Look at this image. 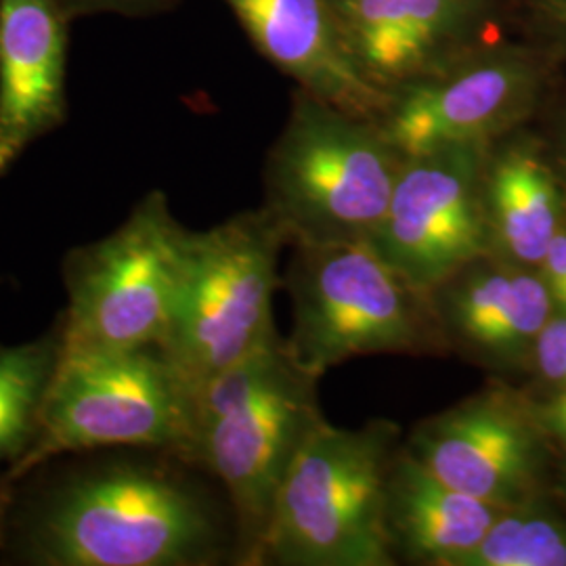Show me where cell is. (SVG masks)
I'll list each match as a JSON object with an SVG mask.
<instances>
[{
  "label": "cell",
  "mask_w": 566,
  "mask_h": 566,
  "mask_svg": "<svg viewBox=\"0 0 566 566\" xmlns=\"http://www.w3.org/2000/svg\"><path fill=\"white\" fill-rule=\"evenodd\" d=\"M319 380L277 334L196 388L187 462L202 465L224 486L240 565H261L277 491L311 432L325 420Z\"/></svg>",
  "instance_id": "1"
},
{
  "label": "cell",
  "mask_w": 566,
  "mask_h": 566,
  "mask_svg": "<svg viewBox=\"0 0 566 566\" xmlns=\"http://www.w3.org/2000/svg\"><path fill=\"white\" fill-rule=\"evenodd\" d=\"M214 510L181 479L143 464L99 468L57 489L25 537L49 566H191L219 558Z\"/></svg>",
  "instance_id": "2"
},
{
  "label": "cell",
  "mask_w": 566,
  "mask_h": 566,
  "mask_svg": "<svg viewBox=\"0 0 566 566\" xmlns=\"http://www.w3.org/2000/svg\"><path fill=\"white\" fill-rule=\"evenodd\" d=\"M380 124L301 88L264 164V202L287 245L369 242L403 168Z\"/></svg>",
  "instance_id": "3"
},
{
  "label": "cell",
  "mask_w": 566,
  "mask_h": 566,
  "mask_svg": "<svg viewBox=\"0 0 566 566\" xmlns=\"http://www.w3.org/2000/svg\"><path fill=\"white\" fill-rule=\"evenodd\" d=\"M401 443L403 432L390 420L317 426L277 491L261 565H397L385 506Z\"/></svg>",
  "instance_id": "4"
},
{
  "label": "cell",
  "mask_w": 566,
  "mask_h": 566,
  "mask_svg": "<svg viewBox=\"0 0 566 566\" xmlns=\"http://www.w3.org/2000/svg\"><path fill=\"white\" fill-rule=\"evenodd\" d=\"M283 285L296 361L325 374L357 357H449L430 292L409 282L371 242L292 245Z\"/></svg>",
  "instance_id": "5"
},
{
  "label": "cell",
  "mask_w": 566,
  "mask_h": 566,
  "mask_svg": "<svg viewBox=\"0 0 566 566\" xmlns=\"http://www.w3.org/2000/svg\"><path fill=\"white\" fill-rule=\"evenodd\" d=\"M193 420L196 386L158 346L60 350L34 434L7 479L61 453L103 447L166 449L187 460Z\"/></svg>",
  "instance_id": "6"
},
{
  "label": "cell",
  "mask_w": 566,
  "mask_h": 566,
  "mask_svg": "<svg viewBox=\"0 0 566 566\" xmlns=\"http://www.w3.org/2000/svg\"><path fill=\"white\" fill-rule=\"evenodd\" d=\"M280 224L261 206L189 233L181 282L158 348L198 386L275 338L283 285Z\"/></svg>",
  "instance_id": "7"
},
{
  "label": "cell",
  "mask_w": 566,
  "mask_h": 566,
  "mask_svg": "<svg viewBox=\"0 0 566 566\" xmlns=\"http://www.w3.org/2000/svg\"><path fill=\"white\" fill-rule=\"evenodd\" d=\"M189 233L163 191H149L114 233L72 252L61 350L158 346L177 298Z\"/></svg>",
  "instance_id": "8"
},
{
  "label": "cell",
  "mask_w": 566,
  "mask_h": 566,
  "mask_svg": "<svg viewBox=\"0 0 566 566\" xmlns=\"http://www.w3.org/2000/svg\"><path fill=\"white\" fill-rule=\"evenodd\" d=\"M565 61L523 36L491 39L390 91L376 122L405 156L458 143L497 142L542 112Z\"/></svg>",
  "instance_id": "9"
},
{
  "label": "cell",
  "mask_w": 566,
  "mask_h": 566,
  "mask_svg": "<svg viewBox=\"0 0 566 566\" xmlns=\"http://www.w3.org/2000/svg\"><path fill=\"white\" fill-rule=\"evenodd\" d=\"M491 143H458L405 158L369 242L409 282L432 290L489 252L483 172Z\"/></svg>",
  "instance_id": "10"
},
{
  "label": "cell",
  "mask_w": 566,
  "mask_h": 566,
  "mask_svg": "<svg viewBox=\"0 0 566 566\" xmlns=\"http://www.w3.org/2000/svg\"><path fill=\"white\" fill-rule=\"evenodd\" d=\"M405 446L447 485L500 507L544 495L554 447L531 397L502 382L418 422Z\"/></svg>",
  "instance_id": "11"
},
{
  "label": "cell",
  "mask_w": 566,
  "mask_h": 566,
  "mask_svg": "<svg viewBox=\"0 0 566 566\" xmlns=\"http://www.w3.org/2000/svg\"><path fill=\"white\" fill-rule=\"evenodd\" d=\"M344 41L386 95L491 41L510 0H332Z\"/></svg>",
  "instance_id": "12"
},
{
  "label": "cell",
  "mask_w": 566,
  "mask_h": 566,
  "mask_svg": "<svg viewBox=\"0 0 566 566\" xmlns=\"http://www.w3.org/2000/svg\"><path fill=\"white\" fill-rule=\"evenodd\" d=\"M428 292L449 355L493 374L526 371L533 346L554 315L539 271L491 252Z\"/></svg>",
  "instance_id": "13"
},
{
  "label": "cell",
  "mask_w": 566,
  "mask_h": 566,
  "mask_svg": "<svg viewBox=\"0 0 566 566\" xmlns=\"http://www.w3.org/2000/svg\"><path fill=\"white\" fill-rule=\"evenodd\" d=\"M248 41L296 88L348 114L378 120L385 91L353 60L332 0H223Z\"/></svg>",
  "instance_id": "14"
},
{
  "label": "cell",
  "mask_w": 566,
  "mask_h": 566,
  "mask_svg": "<svg viewBox=\"0 0 566 566\" xmlns=\"http://www.w3.org/2000/svg\"><path fill=\"white\" fill-rule=\"evenodd\" d=\"M60 0H0V175L67 118V30Z\"/></svg>",
  "instance_id": "15"
},
{
  "label": "cell",
  "mask_w": 566,
  "mask_h": 566,
  "mask_svg": "<svg viewBox=\"0 0 566 566\" xmlns=\"http://www.w3.org/2000/svg\"><path fill=\"white\" fill-rule=\"evenodd\" d=\"M489 252L537 269L566 217V189L544 135L523 126L489 145L483 172Z\"/></svg>",
  "instance_id": "16"
},
{
  "label": "cell",
  "mask_w": 566,
  "mask_h": 566,
  "mask_svg": "<svg viewBox=\"0 0 566 566\" xmlns=\"http://www.w3.org/2000/svg\"><path fill=\"white\" fill-rule=\"evenodd\" d=\"M504 507L447 485L401 443L386 483V533L395 560L462 566Z\"/></svg>",
  "instance_id": "17"
},
{
  "label": "cell",
  "mask_w": 566,
  "mask_h": 566,
  "mask_svg": "<svg viewBox=\"0 0 566 566\" xmlns=\"http://www.w3.org/2000/svg\"><path fill=\"white\" fill-rule=\"evenodd\" d=\"M60 350V334L0 346V464L18 462L30 443Z\"/></svg>",
  "instance_id": "18"
},
{
  "label": "cell",
  "mask_w": 566,
  "mask_h": 566,
  "mask_svg": "<svg viewBox=\"0 0 566 566\" xmlns=\"http://www.w3.org/2000/svg\"><path fill=\"white\" fill-rule=\"evenodd\" d=\"M462 566H566V516L546 495L504 507Z\"/></svg>",
  "instance_id": "19"
},
{
  "label": "cell",
  "mask_w": 566,
  "mask_h": 566,
  "mask_svg": "<svg viewBox=\"0 0 566 566\" xmlns=\"http://www.w3.org/2000/svg\"><path fill=\"white\" fill-rule=\"evenodd\" d=\"M521 36L566 60V0H510Z\"/></svg>",
  "instance_id": "20"
},
{
  "label": "cell",
  "mask_w": 566,
  "mask_h": 566,
  "mask_svg": "<svg viewBox=\"0 0 566 566\" xmlns=\"http://www.w3.org/2000/svg\"><path fill=\"white\" fill-rule=\"evenodd\" d=\"M526 371L547 390L566 388V313H554L542 329Z\"/></svg>",
  "instance_id": "21"
},
{
  "label": "cell",
  "mask_w": 566,
  "mask_h": 566,
  "mask_svg": "<svg viewBox=\"0 0 566 566\" xmlns=\"http://www.w3.org/2000/svg\"><path fill=\"white\" fill-rule=\"evenodd\" d=\"M182 0H60L70 21L93 15L154 18L179 7Z\"/></svg>",
  "instance_id": "22"
},
{
  "label": "cell",
  "mask_w": 566,
  "mask_h": 566,
  "mask_svg": "<svg viewBox=\"0 0 566 566\" xmlns=\"http://www.w3.org/2000/svg\"><path fill=\"white\" fill-rule=\"evenodd\" d=\"M537 271L546 283L554 313H566V217L547 245Z\"/></svg>",
  "instance_id": "23"
},
{
  "label": "cell",
  "mask_w": 566,
  "mask_h": 566,
  "mask_svg": "<svg viewBox=\"0 0 566 566\" xmlns=\"http://www.w3.org/2000/svg\"><path fill=\"white\" fill-rule=\"evenodd\" d=\"M531 409L552 446L560 447L566 453V388L547 390L544 397H531Z\"/></svg>",
  "instance_id": "24"
},
{
  "label": "cell",
  "mask_w": 566,
  "mask_h": 566,
  "mask_svg": "<svg viewBox=\"0 0 566 566\" xmlns=\"http://www.w3.org/2000/svg\"><path fill=\"white\" fill-rule=\"evenodd\" d=\"M544 139H546L549 156H552L566 189V95L563 97V102L558 103L556 114L552 118L549 133L544 135Z\"/></svg>",
  "instance_id": "25"
},
{
  "label": "cell",
  "mask_w": 566,
  "mask_h": 566,
  "mask_svg": "<svg viewBox=\"0 0 566 566\" xmlns=\"http://www.w3.org/2000/svg\"><path fill=\"white\" fill-rule=\"evenodd\" d=\"M560 491H563V497L566 502V453L565 460H563V470H560Z\"/></svg>",
  "instance_id": "26"
}]
</instances>
